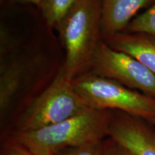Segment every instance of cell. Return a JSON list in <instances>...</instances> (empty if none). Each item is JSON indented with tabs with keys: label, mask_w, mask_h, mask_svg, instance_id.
I'll list each match as a JSON object with an SVG mask.
<instances>
[{
	"label": "cell",
	"mask_w": 155,
	"mask_h": 155,
	"mask_svg": "<svg viewBox=\"0 0 155 155\" xmlns=\"http://www.w3.org/2000/svg\"><path fill=\"white\" fill-rule=\"evenodd\" d=\"M55 28L65 50L62 64L70 80L90 71L101 38V0H79Z\"/></svg>",
	"instance_id": "6da1fadb"
},
{
	"label": "cell",
	"mask_w": 155,
	"mask_h": 155,
	"mask_svg": "<svg viewBox=\"0 0 155 155\" xmlns=\"http://www.w3.org/2000/svg\"><path fill=\"white\" fill-rule=\"evenodd\" d=\"M113 111L88 107L55 124L11 136L25 145L43 147L56 152L68 147L99 142L108 137Z\"/></svg>",
	"instance_id": "7a4b0ae2"
},
{
	"label": "cell",
	"mask_w": 155,
	"mask_h": 155,
	"mask_svg": "<svg viewBox=\"0 0 155 155\" xmlns=\"http://www.w3.org/2000/svg\"><path fill=\"white\" fill-rule=\"evenodd\" d=\"M72 85L90 107L121 111L155 126L154 96L90 71L73 79Z\"/></svg>",
	"instance_id": "3957f363"
},
{
	"label": "cell",
	"mask_w": 155,
	"mask_h": 155,
	"mask_svg": "<svg viewBox=\"0 0 155 155\" xmlns=\"http://www.w3.org/2000/svg\"><path fill=\"white\" fill-rule=\"evenodd\" d=\"M88 107L73 88L72 81L61 65L49 86L21 114L15 131L26 132L55 124Z\"/></svg>",
	"instance_id": "277c9868"
},
{
	"label": "cell",
	"mask_w": 155,
	"mask_h": 155,
	"mask_svg": "<svg viewBox=\"0 0 155 155\" xmlns=\"http://www.w3.org/2000/svg\"><path fill=\"white\" fill-rule=\"evenodd\" d=\"M90 72L155 97V75L136 58L113 49L103 40L95 50Z\"/></svg>",
	"instance_id": "5b68a950"
},
{
	"label": "cell",
	"mask_w": 155,
	"mask_h": 155,
	"mask_svg": "<svg viewBox=\"0 0 155 155\" xmlns=\"http://www.w3.org/2000/svg\"><path fill=\"white\" fill-rule=\"evenodd\" d=\"M108 137L134 155H155V127L144 120L113 111Z\"/></svg>",
	"instance_id": "8992f818"
},
{
	"label": "cell",
	"mask_w": 155,
	"mask_h": 155,
	"mask_svg": "<svg viewBox=\"0 0 155 155\" xmlns=\"http://www.w3.org/2000/svg\"><path fill=\"white\" fill-rule=\"evenodd\" d=\"M31 71V61L16 52L1 53L0 112L5 116Z\"/></svg>",
	"instance_id": "52a82bcc"
},
{
	"label": "cell",
	"mask_w": 155,
	"mask_h": 155,
	"mask_svg": "<svg viewBox=\"0 0 155 155\" xmlns=\"http://www.w3.org/2000/svg\"><path fill=\"white\" fill-rule=\"evenodd\" d=\"M154 5L155 0H101L102 40L124 32L138 12Z\"/></svg>",
	"instance_id": "ba28073f"
},
{
	"label": "cell",
	"mask_w": 155,
	"mask_h": 155,
	"mask_svg": "<svg viewBox=\"0 0 155 155\" xmlns=\"http://www.w3.org/2000/svg\"><path fill=\"white\" fill-rule=\"evenodd\" d=\"M104 41L113 49L136 58L155 75V35L122 32Z\"/></svg>",
	"instance_id": "9c48e42d"
},
{
	"label": "cell",
	"mask_w": 155,
	"mask_h": 155,
	"mask_svg": "<svg viewBox=\"0 0 155 155\" xmlns=\"http://www.w3.org/2000/svg\"><path fill=\"white\" fill-rule=\"evenodd\" d=\"M79 0H42L40 9L49 27L55 28Z\"/></svg>",
	"instance_id": "30bf717a"
},
{
	"label": "cell",
	"mask_w": 155,
	"mask_h": 155,
	"mask_svg": "<svg viewBox=\"0 0 155 155\" xmlns=\"http://www.w3.org/2000/svg\"><path fill=\"white\" fill-rule=\"evenodd\" d=\"M124 32H146L155 35V5L136 17Z\"/></svg>",
	"instance_id": "8fae6325"
},
{
	"label": "cell",
	"mask_w": 155,
	"mask_h": 155,
	"mask_svg": "<svg viewBox=\"0 0 155 155\" xmlns=\"http://www.w3.org/2000/svg\"><path fill=\"white\" fill-rule=\"evenodd\" d=\"M104 140L82 146L62 149L56 151L55 155H102Z\"/></svg>",
	"instance_id": "7c38bea8"
},
{
	"label": "cell",
	"mask_w": 155,
	"mask_h": 155,
	"mask_svg": "<svg viewBox=\"0 0 155 155\" xmlns=\"http://www.w3.org/2000/svg\"><path fill=\"white\" fill-rule=\"evenodd\" d=\"M1 155H34L26 145L12 136H9L4 143Z\"/></svg>",
	"instance_id": "4fadbf2b"
},
{
	"label": "cell",
	"mask_w": 155,
	"mask_h": 155,
	"mask_svg": "<svg viewBox=\"0 0 155 155\" xmlns=\"http://www.w3.org/2000/svg\"><path fill=\"white\" fill-rule=\"evenodd\" d=\"M102 155H134L119 142L108 137L104 141Z\"/></svg>",
	"instance_id": "5bb4252c"
},
{
	"label": "cell",
	"mask_w": 155,
	"mask_h": 155,
	"mask_svg": "<svg viewBox=\"0 0 155 155\" xmlns=\"http://www.w3.org/2000/svg\"><path fill=\"white\" fill-rule=\"evenodd\" d=\"M34 155H55V152L50 149L35 145H26Z\"/></svg>",
	"instance_id": "9a60e30c"
},
{
	"label": "cell",
	"mask_w": 155,
	"mask_h": 155,
	"mask_svg": "<svg viewBox=\"0 0 155 155\" xmlns=\"http://www.w3.org/2000/svg\"><path fill=\"white\" fill-rule=\"evenodd\" d=\"M12 1L17 2H22V3H30L33 4V5L38 6L40 8V5H41L42 0H12Z\"/></svg>",
	"instance_id": "2e32d148"
}]
</instances>
